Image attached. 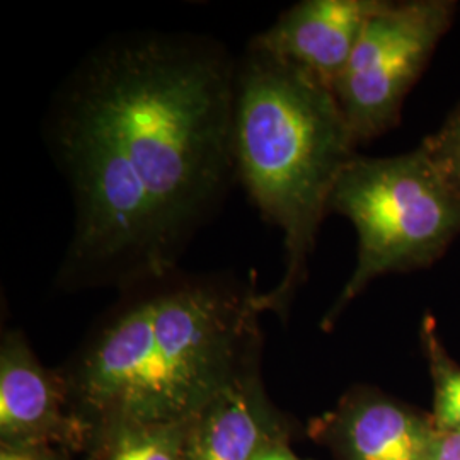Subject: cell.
<instances>
[{
	"mask_svg": "<svg viewBox=\"0 0 460 460\" xmlns=\"http://www.w3.org/2000/svg\"><path fill=\"white\" fill-rule=\"evenodd\" d=\"M429 460H460V431H440Z\"/></svg>",
	"mask_w": 460,
	"mask_h": 460,
	"instance_id": "obj_14",
	"label": "cell"
},
{
	"mask_svg": "<svg viewBox=\"0 0 460 460\" xmlns=\"http://www.w3.org/2000/svg\"><path fill=\"white\" fill-rule=\"evenodd\" d=\"M252 460H302L296 452L288 447V438L275 440L264 445Z\"/></svg>",
	"mask_w": 460,
	"mask_h": 460,
	"instance_id": "obj_15",
	"label": "cell"
},
{
	"mask_svg": "<svg viewBox=\"0 0 460 460\" xmlns=\"http://www.w3.org/2000/svg\"><path fill=\"white\" fill-rule=\"evenodd\" d=\"M235 77L229 51L197 34H121L84 60L47 125L77 246L102 258L146 252L180 270L237 181Z\"/></svg>",
	"mask_w": 460,
	"mask_h": 460,
	"instance_id": "obj_1",
	"label": "cell"
},
{
	"mask_svg": "<svg viewBox=\"0 0 460 460\" xmlns=\"http://www.w3.org/2000/svg\"><path fill=\"white\" fill-rule=\"evenodd\" d=\"M438 433L431 414L368 385L349 389L311 425L336 460H429Z\"/></svg>",
	"mask_w": 460,
	"mask_h": 460,
	"instance_id": "obj_6",
	"label": "cell"
},
{
	"mask_svg": "<svg viewBox=\"0 0 460 460\" xmlns=\"http://www.w3.org/2000/svg\"><path fill=\"white\" fill-rule=\"evenodd\" d=\"M0 460H64L53 447H2Z\"/></svg>",
	"mask_w": 460,
	"mask_h": 460,
	"instance_id": "obj_13",
	"label": "cell"
},
{
	"mask_svg": "<svg viewBox=\"0 0 460 460\" xmlns=\"http://www.w3.org/2000/svg\"><path fill=\"white\" fill-rule=\"evenodd\" d=\"M0 444H87L85 431L70 411L62 374L38 360L19 329L4 331L0 343Z\"/></svg>",
	"mask_w": 460,
	"mask_h": 460,
	"instance_id": "obj_7",
	"label": "cell"
},
{
	"mask_svg": "<svg viewBox=\"0 0 460 460\" xmlns=\"http://www.w3.org/2000/svg\"><path fill=\"white\" fill-rule=\"evenodd\" d=\"M420 341L433 385V423L438 431H460V365L442 343L429 314L423 317Z\"/></svg>",
	"mask_w": 460,
	"mask_h": 460,
	"instance_id": "obj_11",
	"label": "cell"
},
{
	"mask_svg": "<svg viewBox=\"0 0 460 460\" xmlns=\"http://www.w3.org/2000/svg\"><path fill=\"white\" fill-rule=\"evenodd\" d=\"M456 13L454 0H387L367 22L332 85L358 146L399 123L404 101L448 33Z\"/></svg>",
	"mask_w": 460,
	"mask_h": 460,
	"instance_id": "obj_5",
	"label": "cell"
},
{
	"mask_svg": "<svg viewBox=\"0 0 460 460\" xmlns=\"http://www.w3.org/2000/svg\"><path fill=\"white\" fill-rule=\"evenodd\" d=\"M260 292L180 270L121 290L58 372L91 444L121 427L188 425L260 365Z\"/></svg>",
	"mask_w": 460,
	"mask_h": 460,
	"instance_id": "obj_2",
	"label": "cell"
},
{
	"mask_svg": "<svg viewBox=\"0 0 460 460\" xmlns=\"http://www.w3.org/2000/svg\"><path fill=\"white\" fill-rule=\"evenodd\" d=\"M290 428L264 391L260 365L247 370L186 425L184 460H252Z\"/></svg>",
	"mask_w": 460,
	"mask_h": 460,
	"instance_id": "obj_9",
	"label": "cell"
},
{
	"mask_svg": "<svg viewBox=\"0 0 460 460\" xmlns=\"http://www.w3.org/2000/svg\"><path fill=\"white\" fill-rule=\"evenodd\" d=\"M450 191L460 199V101L437 132L420 144Z\"/></svg>",
	"mask_w": 460,
	"mask_h": 460,
	"instance_id": "obj_12",
	"label": "cell"
},
{
	"mask_svg": "<svg viewBox=\"0 0 460 460\" xmlns=\"http://www.w3.org/2000/svg\"><path fill=\"white\" fill-rule=\"evenodd\" d=\"M329 214L343 215L357 230V264L323 317L334 328L346 307L384 275L437 263L460 235V199L421 147L389 157H353L329 199Z\"/></svg>",
	"mask_w": 460,
	"mask_h": 460,
	"instance_id": "obj_4",
	"label": "cell"
},
{
	"mask_svg": "<svg viewBox=\"0 0 460 460\" xmlns=\"http://www.w3.org/2000/svg\"><path fill=\"white\" fill-rule=\"evenodd\" d=\"M387 0H304L251 43L311 74L332 89L367 22Z\"/></svg>",
	"mask_w": 460,
	"mask_h": 460,
	"instance_id": "obj_8",
	"label": "cell"
},
{
	"mask_svg": "<svg viewBox=\"0 0 460 460\" xmlns=\"http://www.w3.org/2000/svg\"><path fill=\"white\" fill-rule=\"evenodd\" d=\"M186 425H140L110 429L91 444L94 460H184Z\"/></svg>",
	"mask_w": 460,
	"mask_h": 460,
	"instance_id": "obj_10",
	"label": "cell"
},
{
	"mask_svg": "<svg viewBox=\"0 0 460 460\" xmlns=\"http://www.w3.org/2000/svg\"><path fill=\"white\" fill-rule=\"evenodd\" d=\"M357 147L332 89L249 43L235 77V172L264 220L281 232L285 251L279 285L258 298L261 313L288 315Z\"/></svg>",
	"mask_w": 460,
	"mask_h": 460,
	"instance_id": "obj_3",
	"label": "cell"
}]
</instances>
